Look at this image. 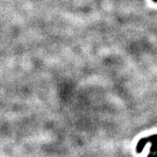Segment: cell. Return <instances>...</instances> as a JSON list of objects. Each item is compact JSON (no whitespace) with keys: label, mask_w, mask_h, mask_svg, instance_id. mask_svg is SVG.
<instances>
[{"label":"cell","mask_w":157,"mask_h":157,"mask_svg":"<svg viewBox=\"0 0 157 157\" xmlns=\"http://www.w3.org/2000/svg\"><path fill=\"white\" fill-rule=\"evenodd\" d=\"M153 1H155V2H156L157 3V0H153Z\"/></svg>","instance_id":"obj_1"}]
</instances>
